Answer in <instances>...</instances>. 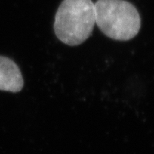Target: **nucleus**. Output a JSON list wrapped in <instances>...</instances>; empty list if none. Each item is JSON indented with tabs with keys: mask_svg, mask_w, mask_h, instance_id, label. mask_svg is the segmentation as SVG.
<instances>
[{
	"mask_svg": "<svg viewBox=\"0 0 154 154\" xmlns=\"http://www.w3.org/2000/svg\"><path fill=\"white\" fill-rule=\"evenodd\" d=\"M95 24V7L91 0H63L57 9L54 29L59 40L69 46L83 43Z\"/></svg>",
	"mask_w": 154,
	"mask_h": 154,
	"instance_id": "f257e3e1",
	"label": "nucleus"
},
{
	"mask_svg": "<svg viewBox=\"0 0 154 154\" xmlns=\"http://www.w3.org/2000/svg\"><path fill=\"white\" fill-rule=\"evenodd\" d=\"M95 24L106 36L115 40H130L137 35L141 18L134 5L125 0H97Z\"/></svg>",
	"mask_w": 154,
	"mask_h": 154,
	"instance_id": "f03ea898",
	"label": "nucleus"
},
{
	"mask_svg": "<svg viewBox=\"0 0 154 154\" xmlns=\"http://www.w3.org/2000/svg\"><path fill=\"white\" fill-rule=\"evenodd\" d=\"M24 86V79L20 69L14 61L0 56V91L19 92Z\"/></svg>",
	"mask_w": 154,
	"mask_h": 154,
	"instance_id": "7ed1b4c3",
	"label": "nucleus"
}]
</instances>
